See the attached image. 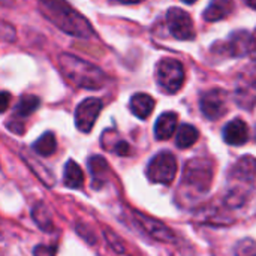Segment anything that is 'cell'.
I'll use <instances>...</instances> for the list:
<instances>
[{
	"instance_id": "obj_26",
	"label": "cell",
	"mask_w": 256,
	"mask_h": 256,
	"mask_svg": "<svg viewBox=\"0 0 256 256\" xmlns=\"http://www.w3.org/2000/svg\"><path fill=\"white\" fill-rule=\"evenodd\" d=\"M10 94L8 92H0V112H4L9 108Z\"/></svg>"
},
{
	"instance_id": "obj_3",
	"label": "cell",
	"mask_w": 256,
	"mask_h": 256,
	"mask_svg": "<svg viewBox=\"0 0 256 256\" xmlns=\"http://www.w3.org/2000/svg\"><path fill=\"white\" fill-rule=\"evenodd\" d=\"M213 180V166L207 159H192L186 164L182 188L186 196H201L210 190Z\"/></svg>"
},
{
	"instance_id": "obj_11",
	"label": "cell",
	"mask_w": 256,
	"mask_h": 256,
	"mask_svg": "<svg viewBox=\"0 0 256 256\" xmlns=\"http://www.w3.org/2000/svg\"><path fill=\"white\" fill-rule=\"evenodd\" d=\"M177 122H178V116L176 112H165L162 114L156 124H154V135L158 140L165 141L170 140L172 136V134L176 132L177 128Z\"/></svg>"
},
{
	"instance_id": "obj_1",
	"label": "cell",
	"mask_w": 256,
	"mask_h": 256,
	"mask_svg": "<svg viewBox=\"0 0 256 256\" xmlns=\"http://www.w3.org/2000/svg\"><path fill=\"white\" fill-rule=\"evenodd\" d=\"M42 15L64 33L76 38H92L94 30L78 10H75L64 0H39Z\"/></svg>"
},
{
	"instance_id": "obj_28",
	"label": "cell",
	"mask_w": 256,
	"mask_h": 256,
	"mask_svg": "<svg viewBox=\"0 0 256 256\" xmlns=\"http://www.w3.org/2000/svg\"><path fill=\"white\" fill-rule=\"evenodd\" d=\"M256 50V30L254 32V34H252V48H250V52Z\"/></svg>"
},
{
	"instance_id": "obj_25",
	"label": "cell",
	"mask_w": 256,
	"mask_h": 256,
	"mask_svg": "<svg viewBox=\"0 0 256 256\" xmlns=\"http://www.w3.org/2000/svg\"><path fill=\"white\" fill-rule=\"evenodd\" d=\"M56 249L45 246V244H39L33 249V256H54Z\"/></svg>"
},
{
	"instance_id": "obj_18",
	"label": "cell",
	"mask_w": 256,
	"mask_h": 256,
	"mask_svg": "<svg viewBox=\"0 0 256 256\" xmlns=\"http://www.w3.org/2000/svg\"><path fill=\"white\" fill-rule=\"evenodd\" d=\"M56 148H57V141L52 132H45L33 144V150L39 156H51L56 153Z\"/></svg>"
},
{
	"instance_id": "obj_8",
	"label": "cell",
	"mask_w": 256,
	"mask_h": 256,
	"mask_svg": "<svg viewBox=\"0 0 256 256\" xmlns=\"http://www.w3.org/2000/svg\"><path fill=\"white\" fill-rule=\"evenodd\" d=\"M200 105L202 114L208 120H218L226 111V93L219 88L210 90L201 98Z\"/></svg>"
},
{
	"instance_id": "obj_13",
	"label": "cell",
	"mask_w": 256,
	"mask_h": 256,
	"mask_svg": "<svg viewBox=\"0 0 256 256\" xmlns=\"http://www.w3.org/2000/svg\"><path fill=\"white\" fill-rule=\"evenodd\" d=\"M250 48H252V36L248 32L238 30L231 34V39L228 44L230 54H232L234 57H242L250 52Z\"/></svg>"
},
{
	"instance_id": "obj_30",
	"label": "cell",
	"mask_w": 256,
	"mask_h": 256,
	"mask_svg": "<svg viewBox=\"0 0 256 256\" xmlns=\"http://www.w3.org/2000/svg\"><path fill=\"white\" fill-rule=\"evenodd\" d=\"M248 2V4L252 8V9H256V0H246Z\"/></svg>"
},
{
	"instance_id": "obj_9",
	"label": "cell",
	"mask_w": 256,
	"mask_h": 256,
	"mask_svg": "<svg viewBox=\"0 0 256 256\" xmlns=\"http://www.w3.org/2000/svg\"><path fill=\"white\" fill-rule=\"evenodd\" d=\"M134 216H135L136 224L141 226V230L146 231L150 237H153V238H156L159 242H164V243H172L176 240L174 232L165 224H162V222H159V220H156L153 218H148V216H146V214H142L140 212H135Z\"/></svg>"
},
{
	"instance_id": "obj_7",
	"label": "cell",
	"mask_w": 256,
	"mask_h": 256,
	"mask_svg": "<svg viewBox=\"0 0 256 256\" xmlns=\"http://www.w3.org/2000/svg\"><path fill=\"white\" fill-rule=\"evenodd\" d=\"M102 111V102L96 98H88L86 100H82L76 110H75V126L80 132H84V134H88L99 114Z\"/></svg>"
},
{
	"instance_id": "obj_10",
	"label": "cell",
	"mask_w": 256,
	"mask_h": 256,
	"mask_svg": "<svg viewBox=\"0 0 256 256\" xmlns=\"http://www.w3.org/2000/svg\"><path fill=\"white\" fill-rule=\"evenodd\" d=\"M224 140L230 146H243L249 140V128L242 118L230 122L224 129Z\"/></svg>"
},
{
	"instance_id": "obj_17",
	"label": "cell",
	"mask_w": 256,
	"mask_h": 256,
	"mask_svg": "<svg viewBox=\"0 0 256 256\" xmlns=\"http://www.w3.org/2000/svg\"><path fill=\"white\" fill-rule=\"evenodd\" d=\"M32 218L34 220V224L39 226V230L46 231V232L54 230L51 212H50V208L44 202H36L33 206V208H32Z\"/></svg>"
},
{
	"instance_id": "obj_15",
	"label": "cell",
	"mask_w": 256,
	"mask_h": 256,
	"mask_svg": "<svg viewBox=\"0 0 256 256\" xmlns=\"http://www.w3.org/2000/svg\"><path fill=\"white\" fill-rule=\"evenodd\" d=\"M63 183L69 189H80L84 184V174L75 160H68L63 170Z\"/></svg>"
},
{
	"instance_id": "obj_27",
	"label": "cell",
	"mask_w": 256,
	"mask_h": 256,
	"mask_svg": "<svg viewBox=\"0 0 256 256\" xmlns=\"http://www.w3.org/2000/svg\"><path fill=\"white\" fill-rule=\"evenodd\" d=\"M8 129H10L12 132L18 134V135L24 134V124H22V123H20V122H16V120L10 122V123L8 124Z\"/></svg>"
},
{
	"instance_id": "obj_14",
	"label": "cell",
	"mask_w": 256,
	"mask_h": 256,
	"mask_svg": "<svg viewBox=\"0 0 256 256\" xmlns=\"http://www.w3.org/2000/svg\"><path fill=\"white\" fill-rule=\"evenodd\" d=\"M232 8H234L232 0H213L204 12V20L210 22L224 20L232 12Z\"/></svg>"
},
{
	"instance_id": "obj_20",
	"label": "cell",
	"mask_w": 256,
	"mask_h": 256,
	"mask_svg": "<svg viewBox=\"0 0 256 256\" xmlns=\"http://www.w3.org/2000/svg\"><path fill=\"white\" fill-rule=\"evenodd\" d=\"M198 136H200V134L192 124H183L177 132L176 144L178 148H189L196 142Z\"/></svg>"
},
{
	"instance_id": "obj_16",
	"label": "cell",
	"mask_w": 256,
	"mask_h": 256,
	"mask_svg": "<svg viewBox=\"0 0 256 256\" xmlns=\"http://www.w3.org/2000/svg\"><path fill=\"white\" fill-rule=\"evenodd\" d=\"M234 178H238L242 182H252L256 177V159L254 156H244L242 158L236 166L232 168Z\"/></svg>"
},
{
	"instance_id": "obj_6",
	"label": "cell",
	"mask_w": 256,
	"mask_h": 256,
	"mask_svg": "<svg viewBox=\"0 0 256 256\" xmlns=\"http://www.w3.org/2000/svg\"><path fill=\"white\" fill-rule=\"evenodd\" d=\"M166 21H168L170 32L172 33L174 38L180 40H190L195 38L196 33H195L194 21L186 10L180 8L170 9L166 14Z\"/></svg>"
},
{
	"instance_id": "obj_21",
	"label": "cell",
	"mask_w": 256,
	"mask_h": 256,
	"mask_svg": "<svg viewBox=\"0 0 256 256\" xmlns=\"http://www.w3.org/2000/svg\"><path fill=\"white\" fill-rule=\"evenodd\" d=\"M87 165H88L90 174L93 176V180L102 183V182L105 180L108 171H110L106 160H105L102 156H92V158L88 159V164H87ZM94 182H93V183H94Z\"/></svg>"
},
{
	"instance_id": "obj_4",
	"label": "cell",
	"mask_w": 256,
	"mask_h": 256,
	"mask_svg": "<svg viewBox=\"0 0 256 256\" xmlns=\"http://www.w3.org/2000/svg\"><path fill=\"white\" fill-rule=\"evenodd\" d=\"M176 174H177V159L170 152H162L156 154L147 166V177L152 183H160L170 186Z\"/></svg>"
},
{
	"instance_id": "obj_23",
	"label": "cell",
	"mask_w": 256,
	"mask_h": 256,
	"mask_svg": "<svg viewBox=\"0 0 256 256\" xmlns=\"http://www.w3.org/2000/svg\"><path fill=\"white\" fill-rule=\"evenodd\" d=\"M236 256H256V242L246 238L237 243Z\"/></svg>"
},
{
	"instance_id": "obj_19",
	"label": "cell",
	"mask_w": 256,
	"mask_h": 256,
	"mask_svg": "<svg viewBox=\"0 0 256 256\" xmlns=\"http://www.w3.org/2000/svg\"><path fill=\"white\" fill-rule=\"evenodd\" d=\"M40 105V100L38 96L34 94H26L20 99V102L15 106V116L20 118L28 117L30 114H33Z\"/></svg>"
},
{
	"instance_id": "obj_12",
	"label": "cell",
	"mask_w": 256,
	"mask_h": 256,
	"mask_svg": "<svg viewBox=\"0 0 256 256\" xmlns=\"http://www.w3.org/2000/svg\"><path fill=\"white\" fill-rule=\"evenodd\" d=\"M154 110V99L147 93H136L130 99V111L141 120H146Z\"/></svg>"
},
{
	"instance_id": "obj_22",
	"label": "cell",
	"mask_w": 256,
	"mask_h": 256,
	"mask_svg": "<svg viewBox=\"0 0 256 256\" xmlns=\"http://www.w3.org/2000/svg\"><path fill=\"white\" fill-rule=\"evenodd\" d=\"M24 159L27 160V165L32 168V171L39 177V180H40L44 184H46L48 188H51V186L54 184V177H52L51 171H48L42 164H39V160L30 159L28 154H24Z\"/></svg>"
},
{
	"instance_id": "obj_2",
	"label": "cell",
	"mask_w": 256,
	"mask_h": 256,
	"mask_svg": "<svg viewBox=\"0 0 256 256\" xmlns=\"http://www.w3.org/2000/svg\"><path fill=\"white\" fill-rule=\"evenodd\" d=\"M58 66L63 76L75 87L86 90H98L104 87L106 81V75L90 62L81 60L72 54H60Z\"/></svg>"
},
{
	"instance_id": "obj_29",
	"label": "cell",
	"mask_w": 256,
	"mask_h": 256,
	"mask_svg": "<svg viewBox=\"0 0 256 256\" xmlns=\"http://www.w3.org/2000/svg\"><path fill=\"white\" fill-rule=\"evenodd\" d=\"M122 3H126V4H132V3H138L141 0H120Z\"/></svg>"
},
{
	"instance_id": "obj_31",
	"label": "cell",
	"mask_w": 256,
	"mask_h": 256,
	"mask_svg": "<svg viewBox=\"0 0 256 256\" xmlns=\"http://www.w3.org/2000/svg\"><path fill=\"white\" fill-rule=\"evenodd\" d=\"M182 2H184V3H189V4H192V3H195L196 0H182Z\"/></svg>"
},
{
	"instance_id": "obj_5",
	"label": "cell",
	"mask_w": 256,
	"mask_h": 256,
	"mask_svg": "<svg viewBox=\"0 0 256 256\" xmlns=\"http://www.w3.org/2000/svg\"><path fill=\"white\" fill-rule=\"evenodd\" d=\"M158 81L166 93H177L184 82L183 64L176 58H162L158 64Z\"/></svg>"
},
{
	"instance_id": "obj_24",
	"label": "cell",
	"mask_w": 256,
	"mask_h": 256,
	"mask_svg": "<svg viewBox=\"0 0 256 256\" xmlns=\"http://www.w3.org/2000/svg\"><path fill=\"white\" fill-rule=\"evenodd\" d=\"M112 152L118 156H129L130 154V146L126 141H117L112 147Z\"/></svg>"
}]
</instances>
